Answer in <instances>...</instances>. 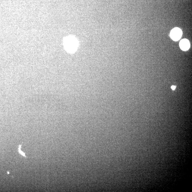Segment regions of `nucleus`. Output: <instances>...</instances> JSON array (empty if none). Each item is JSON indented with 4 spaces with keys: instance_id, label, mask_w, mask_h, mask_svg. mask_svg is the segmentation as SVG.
Masks as SVG:
<instances>
[{
    "instance_id": "7ed1b4c3",
    "label": "nucleus",
    "mask_w": 192,
    "mask_h": 192,
    "mask_svg": "<svg viewBox=\"0 0 192 192\" xmlns=\"http://www.w3.org/2000/svg\"><path fill=\"white\" fill-rule=\"evenodd\" d=\"M180 47L182 50H188L190 47V43L189 41L186 39L182 40L179 43Z\"/></svg>"
},
{
    "instance_id": "f257e3e1",
    "label": "nucleus",
    "mask_w": 192,
    "mask_h": 192,
    "mask_svg": "<svg viewBox=\"0 0 192 192\" xmlns=\"http://www.w3.org/2000/svg\"><path fill=\"white\" fill-rule=\"evenodd\" d=\"M66 41V47L69 52H73L76 50L77 43L76 40L75 38H69Z\"/></svg>"
},
{
    "instance_id": "20e7f679",
    "label": "nucleus",
    "mask_w": 192,
    "mask_h": 192,
    "mask_svg": "<svg viewBox=\"0 0 192 192\" xmlns=\"http://www.w3.org/2000/svg\"><path fill=\"white\" fill-rule=\"evenodd\" d=\"M175 88L176 87L174 86V85H173V86H172V87H171V88H172V89L173 90H175Z\"/></svg>"
},
{
    "instance_id": "f03ea898",
    "label": "nucleus",
    "mask_w": 192,
    "mask_h": 192,
    "mask_svg": "<svg viewBox=\"0 0 192 192\" xmlns=\"http://www.w3.org/2000/svg\"><path fill=\"white\" fill-rule=\"evenodd\" d=\"M182 31L180 29L175 27L172 29L170 32L171 38L174 41H177L181 38Z\"/></svg>"
}]
</instances>
